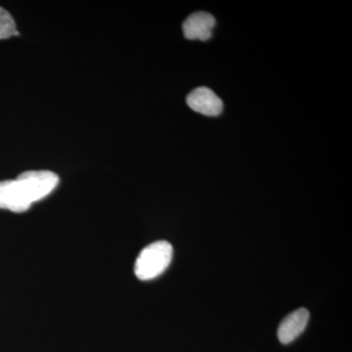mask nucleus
Segmentation results:
<instances>
[{"mask_svg": "<svg viewBox=\"0 0 352 352\" xmlns=\"http://www.w3.org/2000/svg\"><path fill=\"white\" fill-rule=\"evenodd\" d=\"M214 25V17L210 14L193 13L183 23V34L190 41H207L212 38Z\"/></svg>", "mask_w": 352, "mask_h": 352, "instance_id": "nucleus-5", "label": "nucleus"}, {"mask_svg": "<svg viewBox=\"0 0 352 352\" xmlns=\"http://www.w3.org/2000/svg\"><path fill=\"white\" fill-rule=\"evenodd\" d=\"M34 199L24 180L18 175L16 179L0 182V208L13 212H27Z\"/></svg>", "mask_w": 352, "mask_h": 352, "instance_id": "nucleus-2", "label": "nucleus"}, {"mask_svg": "<svg viewBox=\"0 0 352 352\" xmlns=\"http://www.w3.org/2000/svg\"><path fill=\"white\" fill-rule=\"evenodd\" d=\"M173 245L166 241L152 243L139 254L134 265L136 277L148 281L163 274L173 259Z\"/></svg>", "mask_w": 352, "mask_h": 352, "instance_id": "nucleus-1", "label": "nucleus"}, {"mask_svg": "<svg viewBox=\"0 0 352 352\" xmlns=\"http://www.w3.org/2000/svg\"><path fill=\"white\" fill-rule=\"evenodd\" d=\"M186 101L192 110L208 117H217L223 110L221 99L208 87L196 88L187 96Z\"/></svg>", "mask_w": 352, "mask_h": 352, "instance_id": "nucleus-4", "label": "nucleus"}, {"mask_svg": "<svg viewBox=\"0 0 352 352\" xmlns=\"http://www.w3.org/2000/svg\"><path fill=\"white\" fill-rule=\"evenodd\" d=\"M19 176L31 191L34 203L46 198L59 184V176L50 170H29Z\"/></svg>", "mask_w": 352, "mask_h": 352, "instance_id": "nucleus-3", "label": "nucleus"}, {"mask_svg": "<svg viewBox=\"0 0 352 352\" xmlns=\"http://www.w3.org/2000/svg\"><path fill=\"white\" fill-rule=\"evenodd\" d=\"M13 36H19L16 31V23L12 15L0 7V39H6Z\"/></svg>", "mask_w": 352, "mask_h": 352, "instance_id": "nucleus-7", "label": "nucleus"}, {"mask_svg": "<svg viewBox=\"0 0 352 352\" xmlns=\"http://www.w3.org/2000/svg\"><path fill=\"white\" fill-rule=\"evenodd\" d=\"M309 320V312L305 308H300L292 312L280 324L278 329V339L283 344H291L300 336V333L307 328Z\"/></svg>", "mask_w": 352, "mask_h": 352, "instance_id": "nucleus-6", "label": "nucleus"}]
</instances>
